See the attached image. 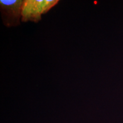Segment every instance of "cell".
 <instances>
[{
    "label": "cell",
    "mask_w": 123,
    "mask_h": 123,
    "mask_svg": "<svg viewBox=\"0 0 123 123\" xmlns=\"http://www.w3.org/2000/svg\"><path fill=\"white\" fill-rule=\"evenodd\" d=\"M58 2V0H25L22 7L21 21L39 22L41 15L47 13Z\"/></svg>",
    "instance_id": "cell-1"
},
{
    "label": "cell",
    "mask_w": 123,
    "mask_h": 123,
    "mask_svg": "<svg viewBox=\"0 0 123 123\" xmlns=\"http://www.w3.org/2000/svg\"><path fill=\"white\" fill-rule=\"evenodd\" d=\"M24 2L20 0L0 1V9L4 25L7 27L19 25Z\"/></svg>",
    "instance_id": "cell-2"
}]
</instances>
